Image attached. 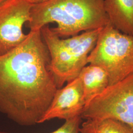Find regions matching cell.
<instances>
[{"instance_id": "cell-6", "label": "cell", "mask_w": 133, "mask_h": 133, "mask_svg": "<svg viewBox=\"0 0 133 133\" xmlns=\"http://www.w3.org/2000/svg\"><path fill=\"white\" fill-rule=\"evenodd\" d=\"M32 6L25 0H5L0 4V56L18 46L27 38L23 29L30 20Z\"/></svg>"}, {"instance_id": "cell-8", "label": "cell", "mask_w": 133, "mask_h": 133, "mask_svg": "<svg viewBox=\"0 0 133 133\" xmlns=\"http://www.w3.org/2000/svg\"><path fill=\"white\" fill-rule=\"evenodd\" d=\"M78 77L83 90L86 105L109 86L108 75L101 66L89 64L81 71Z\"/></svg>"}, {"instance_id": "cell-11", "label": "cell", "mask_w": 133, "mask_h": 133, "mask_svg": "<svg viewBox=\"0 0 133 133\" xmlns=\"http://www.w3.org/2000/svg\"><path fill=\"white\" fill-rule=\"evenodd\" d=\"M82 119L81 116H78L66 120L60 127L49 133H79ZM0 133H9L0 131Z\"/></svg>"}, {"instance_id": "cell-4", "label": "cell", "mask_w": 133, "mask_h": 133, "mask_svg": "<svg viewBox=\"0 0 133 133\" xmlns=\"http://www.w3.org/2000/svg\"><path fill=\"white\" fill-rule=\"evenodd\" d=\"M87 63L105 70L109 86L133 75V36L121 32L109 23L101 29Z\"/></svg>"}, {"instance_id": "cell-3", "label": "cell", "mask_w": 133, "mask_h": 133, "mask_svg": "<svg viewBox=\"0 0 133 133\" xmlns=\"http://www.w3.org/2000/svg\"><path fill=\"white\" fill-rule=\"evenodd\" d=\"M101 29L82 32L63 39L49 25L41 29L50 57V69L58 89L77 78L87 65V59L94 48Z\"/></svg>"}, {"instance_id": "cell-9", "label": "cell", "mask_w": 133, "mask_h": 133, "mask_svg": "<svg viewBox=\"0 0 133 133\" xmlns=\"http://www.w3.org/2000/svg\"><path fill=\"white\" fill-rule=\"evenodd\" d=\"M105 6L110 23L133 36V0H105Z\"/></svg>"}, {"instance_id": "cell-1", "label": "cell", "mask_w": 133, "mask_h": 133, "mask_svg": "<svg viewBox=\"0 0 133 133\" xmlns=\"http://www.w3.org/2000/svg\"><path fill=\"white\" fill-rule=\"evenodd\" d=\"M58 89L41 30L0 56V112L15 123L39 124Z\"/></svg>"}, {"instance_id": "cell-2", "label": "cell", "mask_w": 133, "mask_h": 133, "mask_svg": "<svg viewBox=\"0 0 133 133\" xmlns=\"http://www.w3.org/2000/svg\"><path fill=\"white\" fill-rule=\"evenodd\" d=\"M51 28L59 37H71L109 24L105 0H47L33 5L28 25L30 30Z\"/></svg>"}, {"instance_id": "cell-5", "label": "cell", "mask_w": 133, "mask_h": 133, "mask_svg": "<svg viewBox=\"0 0 133 133\" xmlns=\"http://www.w3.org/2000/svg\"><path fill=\"white\" fill-rule=\"evenodd\" d=\"M81 116L115 119L133 129V75L109 86L86 105Z\"/></svg>"}, {"instance_id": "cell-10", "label": "cell", "mask_w": 133, "mask_h": 133, "mask_svg": "<svg viewBox=\"0 0 133 133\" xmlns=\"http://www.w3.org/2000/svg\"><path fill=\"white\" fill-rule=\"evenodd\" d=\"M79 133H133V129L115 119H88L81 124Z\"/></svg>"}, {"instance_id": "cell-7", "label": "cell", "mask_w": 133, "mask_h": 133, "mask_svg": "<svg viewBox=\"0 0 133 133\" xmlns=\"http://www.w3.org/2000/svg\"><path fill=\"white\" fill-rule=\"evenodd\" d=\"M85 105L82 83L77 77L56 91L39 124L55 118L66 121L81 116Z\"/></svg>"}, {"instance_id": "cell-12", "label": "cell", "mask_w": 133, "mask_h": 133, "mask_svg": "<svg viewBox=\"0 0 133 133\" xmlns=\"http://www.w3.org/2000/svg\"><path fill=\"white\" fill-rule=\"evenodd\" d=\"M25 1H26L27 2L31 4L32 5H34L43 3V2H44L46 1H47V0H25Z\"/></svg>"}, {"instance_id": "cell-13", "label": "cell", "mask_w": 133, "mask_h": 133, "mask_svg": "<svg viewBox=\"0 0 133 133\" xmlns=\"http://www.w3.org/2000/svg\"><path fill=\"white\" fill-rule=\"evenodd\" d=\"M5 0H0V4H1L3 2H4Z\"/></svg>"}]
</instances>
